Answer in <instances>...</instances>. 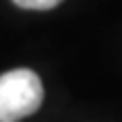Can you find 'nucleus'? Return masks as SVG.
I'll list each match as a JSON object with an SVG mask.
<instances>
[{"label":"nucleus","instance_id":"f03ea898","mask_svg":"<svg viewBox=\"0 0 122 122\" xmlns=\"http://www.w3.org/2000/svg\"><path fill=\"white\" fill-rule=\"evenodd\" d=\"M17 6L21 9H32V11H47V9H54L58 6L62 0H13Z\"/></svg>","mask_w":122,"mask_h":122},{"label":"nucleus","instance_id":"f257e3e1","mask_svg":"<svg viewBox=\"0 0 122 122\" xmlns=\"http://www.w3.org/2000/svg\"><path fill=\"white\" fill-rule=\"evenodd\" d=\"M43 103L41 77L30 69H13L0 75V122H19Z\"/></svg>","mask_w":122,"mask_h":122}]
</instances>
